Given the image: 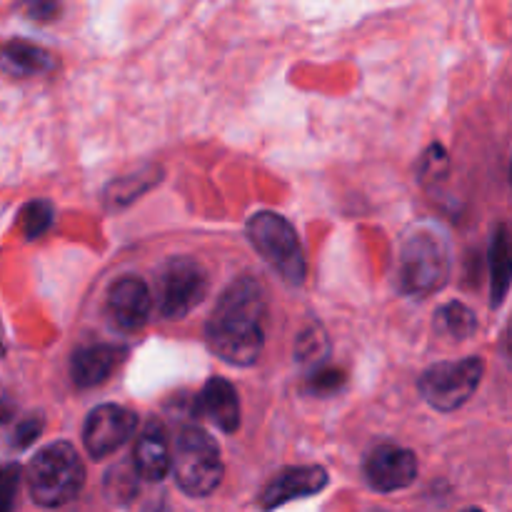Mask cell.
Instances as JSON below:
<instances>
[{
    "instance_id": "cell-11",
    "label": "cell",
    "mask_w": 512,
    "mask_h": 512,
    "mask_svg": "<svg viewBox=\"0 0 512 512\" xmlns=\"http://www.w3.org/2000/svg\"><path fill=\"white\" fill-rule=\"evenodd\" d=\"M328 485V473L320 465H303V468H288L263 490L260 505L265 510L280 508L298 498H310L318 495Z\"/></svg>"
},
{
    "instance_id": "cell-4",
    "label": "cell",
    "mask_w": 512,
    "mask_h": 512,
    "mask_svg": "<svg viewBox=\"0 0 512 512\" xmlns=\"http://www.w3.org/2000/svg\"><path fill=\"white\" fill-rule=\"evenodd\" d=\"M175 483L190 498H208L223 480V460L215 440L200 428L178 435L173 455Z\"/></svg>"
},
{
    "instance_id": "cell-20",
    "label": "cell",
    "mask_w": 512,
    "mask_h": 512,
    "mask_svg": "<svg viewBox=\"0 0 512 512\" xmlns=\"http://www.w3.org/2000/svg\"><path fill=\"white\" fill-rule=\"evenodd\" d=\"M325 353H328V340H325L323 330L313 328V330H308V333L300 335L298 358L303 360V363L318 365L320 360L325 358Z\"/></svg>"
},
{
    "instance_id": "cell-5",
    "label": "cell",
    "mask_w": 512,
    "mask_h": 512,
    "mask_svg": "<svg viewBox=\"0 0 512 512\" xmlns=\"http://www.w3.org/2000/svg\"><path fill=\"white\" fill-rule=\"evenodd\" d=\"M450 250L443 235L415 233L405 240L398 260L400 290L408 295H430L448 283Z\"/></svg>"
},
{
    "instance_id": "cell-12",
    "label": "cell",
    "mask_w": 512,
    "mask_h": 512,
    "mask_svg": "<svg viewBox=\"0 0 512 512\" xmlns=\"http://www.w3.org/2000/svg\"><path fill=\"white\" fill-rule=\"evenodd\" d=\"M173 468V458H170L168 435H165L163 423L158 420H148L138 435V445H135V473L143 480L158 483L168 475Z\"/></svg>"
},
{
    "instance_id": "cell-19",
    "label": "cell",
    "mask_w": 512,
    "mask_h": 512,
    "mask_svg": "<svg viewBox=\"0 0 512 512\" xmlns=\"http://www.w3.org/2000/svg\"><path fill=\"white\" fill-rule=\"evenodd\" d=\"M50 225H53V205L45 203V200H33L20 213V228L28 240L40 238Z\"/></svg>"
},
{
    "instance_id": "cell-2",
    "label": "cell",
    "mask_w": 512,
    "mask_h": 512,
    "mask_svg": "<svg viewBox=\"0 0 512 512\" xmlns=\"http://www.w3.org/2000/svg\"><path fill=\"white\" fill-rule=\"evenodd\" d=\"M85 468L70 443H53L28 465L30 498L40 508H63L83 490Z\"/></svg>"
},
{
    "instance_id": "cell-9",
    "label": "cell",
    "mask_w": 512,
    "mask_h": 512,
    "mask_svg": "<svg viewBox=\"0 0 512 512\" xmlns=\"http://www.w3.org/2000/svg\"><path fill=\"white\" fill-rule=\"evenodd\" d=\"M365 478L378 493L403 490L418 478V458L413 450L398 445H380L365 460Z\"/></svg>"
},
{
    "instance_id": "cell-1",
    "label": "cell",
    "mask_w": 512,
    "mask_h": 512,
    "mask_svg": "<svg viewBox=\"0 0 512 512\" xmlns=\"http://www.w3.org/2000/svg\"><path fill=\"white\" fill-rule=\"evenodd\" d=\"M265 310L263 285L253 278L235 280L205 328L210 348L230 365H253L263 353Z\"/></svg>"
},
{
    "instance_id": "cell-21",
    "label": "cell",
    "mask_w": 512,
    "mask_h": 512,
    "mask_svg": "<svg viewBox=\"0 0 512 512\" xmlns=\"http://www.w3.org/2000/svg\"><path fill=\"white\" fill-rule=\"evenodd\" d=\"M20 488L18 465H0V512H13Z\"/></svg>"
},
{
    "instance_id": "cell-3",
    "label": "cell",
    "mask_w": 512,
    "mask_h": 512,
    "mask_svg": "<svg viewBox=\"0 0 512 512\" xmlns=\"http://www.w3.org/2000/svg\"><path fill=\"white\" fill-rule=\"evenodd\" d=\"M248 238L265 263L290 285L305 280V255L298 233L283 215L260 210L248 220Z\"/></svg>"
},
{
    "instance_id": "cell-7",
    "label": "cell",
    "mask_w": 512,
    "mask_h": 512,
    "mask_svg": "<svg viewBox=\"0 0 512 512\" xmlns=\"http://www.w3.org/2000/svg\"><path fill=\"white\" fill-rule=\"evenodd\" d=\"M208 293V275L193 258H173L158 280V308L168 320L185 318Z\"/></svg>"
},
{
    "instance_id": "cell-8",
    "label": "cell",
    "mask_w": 512,
    "mask_h": 512,
    "mask_svg": "<svg viewBox=\"0 0 512 512\" xmlns=\"http://www.w3.org/2000/svg\"><path fill=\"white\" fill-rule=\"evenodd\" d=\"M138 428V418L135 413H130L128 408H120V405H98L93 413L88 415L83 428V443L85 450L90 453V458L100 460L108 458L110 453H115L118 448H123L130 440V435Z\"/></svg>"
},
{
    "instance_id": "cell-10",
    "label": "cell",
    "mask_w": 512,
    "mask_h": 512,
    "mask_svg": "<svg viewBox=\"0 0 512 512\" xmlns=\"http://www.w3.org/2000/svg\"><path fill=\"white\" fill-rule=\"evenodd\" d=\"M150 308H153V300H150L148 285L135 275L118 280L108 295L110 320L115 328L125 330V333H135L143 328L150 318Z\"/></svg>"
},
{
    "instance_id": "cell-18",
    "label": "cell",
    "mask_w": 512,
    "mask_h": 512,
    "mask_svg": "<svg viewBox=\"0 0 512 512\" xmlns=\"http://www.w3.org/2000/svg\"><path fill=\"white\" fill-rule=\"evenodd\" d=\"M435 328L443 335H450V338L465 340L475 333V328H478V318H475V313L468 305L448 303L438 310Z\"/></svg>"
},
{
    "instance_id": "cell-22",
    "label": "cell",
    "mask_w": 512,
    "mask_h": 512,
    "mask_svg": "<svg viewBox=\"0 0 512 512\" xmlns=\"http://www.w3.org/2000/svg\"><path fill=\"white\" fill-rule=\"evenodd\" d=\"M23 13L30 20H38V23H48L55 20L60 13V0H23Z\"/></svg>"
},
{
    "instance_id": "cell-23",
    "label": "cell",
    "mask_w": 512,
    "mask_h": 512,
    "mask_svg": "<svg viewBox=\"0 0 512 512\" xmlns=\"http://www.w3.org/2000/svg\"><path fill=\"white\" fill-rule=\"evenodd\" d=\"M343 373L340 370H318V373L310 378V390H315V393L320 395H328V393H335V390L343 385Z\"/></svg>"
},
{
    "instance_id": "cell-27",
    "label": "cell",
    "mask_w": 512,
    "mask_h": 512,
    "mask_svg": "<svg viewBox=\"0 0 512 512\" xmlns=\"http://www.w3.org/2000/svg\"><path fill=\"white\" fill-rule=\"evenodd\" d=\"M463 512H480V510H475V508H470V510H463Z\"/></svg>"
},
{
    "instance_id": "cell-16",
    "label": "cell",
    "mask_w": 512,
    "mask_h": 512,
    "mask_svg": "<svg viewBox=\"0 0 512 512\" xmlns=\"http://www.w3.org/2000/svg\"><path fill=\"white\" fill-rule=\"evenodd\" d=\"M512 285V235L500 225L490 245V303L500 308Z\"/></svg>"
},
{
    "instance_id": "cell-15",
    "label": "cell",
    "mask_w": 512,
    "mask_h": 512,
    "mask_svg": "<svg viewBox=\"0 0 512 512\" xmlns=\"http://www.w3.org/2000/svg\"><path fill=\"white\" fill-rule=\"evenodd\" d=\"M53 58L48 50L38 48L25 40H10L0 45V73L13 75V78H30L50 70Z\"/></svg>"
},
{
    "instance_id": "cell-26",
    "label": "cell",
    "mask_w": 512,
    "mask_h": 512,
    "mask_svg": "<svg viewBox=\"0 0 512 512\" xmlns=\"http://www.w3.org/2000/svg\"><path fill=\"white\" fill-rule=\"evenodd\" d=\"M0 355H3V340H0Z\"/></svg>"
},
{
    "instance_id": "cell-17",
    "label": "cell",
    "mask_w": 512,
    "mask_h": 512,
    "mask_svg": "<svg viewBox=\"0 0 512 512\" xmlns=\"http://www.w3.org/2000/svg\"><path fill=\"white\" fill-rule=\"evenodd\" d=\"M158 180H160V170H155V168L138 170V173L125 175V178H120V180H113L105 195H108V203L113 205V208H123V205L133 203L140 193H145V190L153 188Z\"/></svg>"
},
{
    "instance_id": "cell-25",
    "label": "cell",
    "mask_w": 512,
    "mask_h": 512,
    "mask_svg": "<svg viewBox=\"0 0 512 512\" xmlns=\"http://www.w3.org/2000/svg\"><path fill=\"white\" fill-rule=\"evenodd\" d=\"M500 353H503V360L508 363V368L512 370V318H510V323L505 325L503 340H500Z\"/></svg>"
},
{
    "instance_id": "cell-6",
    "label": "cell",
    "mask_w": 512,
    "mask_h": 512,
    "mask_svg": "<svg viewBox=\"0 0 512 512\" xmlns=\"http://www.w3.org/2000/svg\"><path fill=\"white\" fill-rule=\"evenodd\" d=\"M485 363L480 358H465L458 363H438L420 378V393L435 410H458L473 398L483 380Z\"/></svg>"
},
{
    "instance_id": "cell-14",
    "label": "cell",
    "mask_w": 512,
    "mask_h": 512,
    "mask_svg": "<svg viewBox=\"0 0 512 512\" xmlns=\"http://www.w3.org/2000/svg\"><path fill=\"white\" fill-rule=\"evenodd\" d=\"M118 360L120 350L113 345H88V348L75 350L73 360H70V375L80 388H95L110 378Z\"/></svg>"
},
{
    "instance_id": "cell-24",
    "label": "cell",
    "mask_w": 512,
    "mask_h": 512,
    "mask_svg": "<svg viewBox=\"0 0 512 512\" xmlns=\"http://www.w3.org/2000/svg\"><path fill=\"white\" fill-rule=\"evenodd\" d=\"M40 430H43V420L40 418H30L25 423H20L18 430H15V448H28L38 438Z\"/></svg>"
},
{
    "instance_id": "cell-13",
    "label": "cell",
    "mask_w": 512,
    "mask_h": 512,
    "mask_svg": "<svg viewBox=\"0 0 512 512\" xmlns=\"http://www.w3.org/2000/svg\"><path fill=\"white\" fill-rule=\"evenodd\" d=\"M198 408L223 433H235L240 428V400L228 380L210 378L200 393Z\"/></svg>"
}]
</instances>
